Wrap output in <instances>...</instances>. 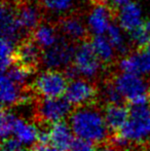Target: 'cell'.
<instances>
[{"label": "cell", "mask_w": 150, "mask_h": 151, "mask_svg": "<svg viewBox=\"0 0 150 151\" xmlns=\"http://www.w3.org/2000/svg\"><path fill=\"white\" fill-rule=\"evenodd\" d=\"M69 124L76 139L101 144L108 138L109 129L104 114L94 104L75 108L69 116Z\"/></svg>", "instance_id": "cell-1"}, {"label": "cell", "mask_w": 150, "mask_h": 151, "mask_svg": "<svg viewBox=\"0 0 150 151\" xmlns=\"http://www.w3.org/2000/svg\"><path fill=\"white\" fill-rule=\"evenodd\" d=\"M110 80L126 101L131 105H145L150 102V84L142 76L119 72Z\"/></svg>", "instance_id": "cell-2"}, {"label": "cell", "mask_w": 150, "mask_h": 151, "mask_svg": "<svg viewBox=\"0 0 150 151\" xmlns=\"http://www.w3.org/2000/svg\"><path fill=\"white\" fill-rule=\"evenodd\" d=\"M126 141L143 144L150 140V105H132L130 116L124 127L118 132Z\"/></svg>", "instance_id": "cell-3"}, {"label": "cell", "mask_w": 150, "mask_h": 151, "mask_svg": "<svg viewBox=\"0 0 150 151\" xmlns=\"http://www.w3.org/2000/svg\"><path fill=\"white\" fill-rule=\"evenodd\" d=\"M69 79L63 71L46 70L37 76L30 84V90L41 99H54L65 96Z\"/></svg>", "instance_id": "cell-4"}, {"label": "cell", "mask_w": 150, "mask_h": 151, "mask_svg": "<svg viewBox=\"0 0 150 151\" xmlns=\"http://www.w3.org/2000/svg\"><path fill=\"white\" fill-rule=\"evenodd\" d=\"M77 45V43H74L61 35L54 45L43 50L42 65L47 70L63 69L64 71L67 67L73 64Z\"/></svg>", "instance_id": "cell-5"}, {"label": "cell", "mask_w": 150, "mask_h": 151, "mask_svg": "<svg viewBox=\"0 0 150 151\" xmlns=\"http://www.w3.org/2000/svg\"><path fill=\"white\" fill-rule=\"evenodd\" d=\"M90 39L78 44L73 60V66L79 73V76L88 80L96 77L102 67H104L95 52Z\"/></svg>", "instance_id": "cell-6"}, {"label": "cell", "mask_w": 150, "mask_h": 151, "mask_svg": "<svg viewBox=\"0 0 150 151\" xmlns=\"http://www.w3.org/2000/svg\"><path fill=\"white\" fill-rule=\"evenodd\" d=\"M72 105L65 97L54 99H41L36 105V116L43 123H56L64 121L72 113Z\"/></svg>", "instance_id": "cell-7"}, {"label": "cell", "mask_w": 150, "mask_h": 151, "mask_svg": "<svg viewBox=\"0 0 150 151\" xmlns=\"http://www.w3.org/2000/svg\"><path fill=\"white\" fill-rule=\"evenodd\" d=\"M43 50L33 40L31 35L22 39L16 45L12 56V64H16L35 73L42 64Z\"/></svg>", "instance_id": "cell-8"}, {"label": "cell", "mask_w": 150, "mask_h": 151, "mask_svg": "<svg viewBox=\"0 0 150 151\" xmlns=\"http://www.w3.org/2000/svg\"><path fill=\"white\" fill-rule=\"evenodd\" d=\"M98 95L96 84L85 78H77L69 81L65 98L71 105L77 108L94 104Z\"/></svg>", "instance_id": "cell-9"}, {"label": "cell", "mask_w": 150, "mask_h": 151, "mask_svg": "<svg viewBox=\"0 0 150 151\" xmlns=\"http://www.w3.org/2000/svg\"><path fill=\"white\" fill-rule=\"evenodd\" d=\"M1 34L3 39L18 44L24 38L28 37L23 31L17 16L16 4L2 1L1 5Z\"/></svg>", "instance_id": "cell-10"}, {"label": "cell", "mask_w": 150, "mask_h": 151, "mask_svg": "<svg viewBox=\"0 0 150 151\" xmlns=\"http://www.w3.org/2000/svg\"><path fill=\"white\" fill-rule=\"evenodd\" d=\"M57 27L65 38L74 43L79 44L90 38V34L81 16L74 12L61 17L57 23Z\"/></svg>", "instance_id": "cell-11"}, {"label": "cell", "mask_w": 150, "mask_h": 151, "mask_svg": "<svg viewBox=\"0 0 150 151\" xmlns=\"http://www.w3.org/2000/svg\"><path fill=\"white\" fill-rule=\"evenodd\" d=\"M93 5L94 7L88 17V30L93 32L94 35H103L108 31L112 21L117 19L118 10L107 4L97 3Z\"/></svg>", "instance_id": "cell-12"}, {"label": "cell", "mask_w": 150, "mask_h": 151, "mask_svg": "<svg viewBox=\"0 0 150 151\" xmlns=\"http://www.w3.org/2000/svg\"><path fill=\"white\" fill-rule=\"evenodd\" d=\"M17 16L23 31L30 35L42 23V8L31 0H20L16 4Z\"/></svg>", "instance_id": "cell-13"}, {"label": "cell", "mask_w": 150, "mask_h": 151, "mask_svg": "<svg viewBox=\"0 0 150 151\" xmlns=\"http://www.w3.org/2000/svg\"><path fill=\"white\" fill-rule=\"evenodd\" d=\"M30 88H22L10 80L5 74L1 76V105L3 109H8L16 105H25L31 100Z\"/></svg>", "instance_id": "cell-14"}, {"label": "cell", "mask_w": 150, "mask_h": 151, "mask_svg": "<svg viewBox=\"0 0 150 151\" xmlns=\"http://www.w3.org/2000/svg\"><path fill=\"white\" fill-rule=\"evenodd\" d=\"M121 72L142 76L150 73V54L145 50H135L121 59L118 63Z\"/></svg>", "instance_id": "cell-15"}, {"label": "cell", "mask_w": 150, "mask_h": 151, "mask_svg": "<svg viewBox=\"0 0 150 151\" xmlns=\"http://www.w3.org/2000/svg\"><path fill=\"white\" fill-rule=\"evenodd\" d=\"M11 137L18 139L25 146H34L39 141V129L32 122L14 114Z\"/></svg>", "instance_id": "cell-16"}, {"label": "cell", "mask_w": 150, "mask_h": 151, "mask_svg": "<svg viewBox=\"0 0 150 151\" xmlns=\"http://www.w3.org/2000/svg\"><path fill=\"white\" fill-rule=\"evenodd\" d=\"M74 133L69 122L60 121L52 123L48 127V139L50 143L58 148L60 151H67L71 147L74 139Z\"/></svg>", "instance_id": "cell-17"}, {"label": "cell", "mask_w": 150, "mask_h": 151, "mask_svg": "<svg viewBox=\"0 0 150 151\" xmlns=\"http://www.w3.org/2000/svg\"><path fill=\"white\" fill-rule=\"evenodd\" d=\"M117 20L119 27L128 33L142 26V10L136 2H128L118 9Z\"/></svg>", "instance_id": "cell-18"}, {"label": "cell", "mask_w": 150, "mask_h": 151, "mask_svg": "<svg viewBox=\"0 0 150 151\" xmlns=\"http://www.w3.org/2000/svg\"><path fill=\"white\" fill-rule=\"evenodd\" d=\"M103 114L109 131L118 133L128 119L130 109H128L123 104L106 105Z\"/></svg>", "instance_id": "cell-19"}, {"label": "cell", "mask_w": 150, "mask_h": 151, "mask_svg": "<svg viewBox=\"0 0 150 151\" xmlns=\"http://www.w3.org/2000/svg\"><path fill=\"white\" fill-rule=\"evenodd\" d=\"M58 32L57 25H54L52 23L42 22L30 35L42 50H46L54 45L61 37Z\"/></svg>", "instance_id": "cell-20"}, {"label": "cell", "mask_w": 150, "mask_h": 151, "mask_svg": "<svg viewBox=\"0 0 150 151\" xmlns=\"http://www.w3.org/2000/svg\"><path fill=\"white\" fill-rule=\"evenodd\" d=\"M90 40L95 52L104 67L111 65L115 61V52L113 50L114 47L110 43L108 38L103 35H92Z\"/></svg>", "instance_id": "cell-21"}, {"label": "cell", "mask_w": 150, "mask_h": 151, "mask_svg": "<svg viewBox=\"0 0 150 151\" xmlns=\"http://www.w3.org/2000/svg\"><path fill=\"white\" fill-rule=\"evenodd\" d=\"M42 9L52 14H62V17L72 14L74 0H38Z\"/></svg>", "instance_id": "cell-22"}, {"label": "cell", "mask_w": 150, "mask_h": 151, "mask_svg": "<svg viewBox=\"0 0 150 151\" xmlns=\"http://www.w3.org/2000/svg\"><path fill=\"white\" fill-rule=\"evenodd\" d=\"M107 35H108L107 38L109 39V41L112 44L113 47L117 50V52H119L120 55L126 57L128 52V46L126 44V41L124 40V37L121 33V30H120V27L112 23L109 26Z\"/></svg>", "instance_id": "cell-23"}, {"label": "cell", "mask_w": 150, "mask_h": 151, "mask_svg": "<svg viewBox=\"0 0 150 151\" xmlns=\"http://www.w3.org/2000/svg\"><path fill=\"white\" fill-rule=\"evenodd\" d=\"M101 99L106 105H114V104H123V98L117 91L115 86L110 79L107 80L100 91Z\"/></svg>", "instance_id": "cell-24"}, {"label": "cell", "mask_w": 150, "mask_h": 151, "mask_svg": "<svg viewBox=\"0 0 150 151\" xmlns=\"http://www.w3.org/2000/svg\"><path fill=\"white\" fill-rule=\"evenodd\" d=\"M2 74H5L10 80H12V81L18 84V86H22V88H26L27 81H28L29 77H30L33 73L29 71V70L21 67V66L12 64V65Z\"/></svg>", "instance_id": "cell-25"}, {"label": "cell", "mask_w": 150, "mask_h": 151, "mask_svg": "<svg viewBox=\"0 0 150 151\" xmlns=\"http://www.w3.org/2000/svg\"><path fill=\"white\" fill-rule=\"evenodd\" d=\"M128 34H130L131 42L136 47V50H143L150 40V34L144 28V24Z\"/></svg>", "instance_id": "cell-26"}, {"label": "cell", "mask_w": 150, "mask_h": 151, "mask_svg": "<svg viewBox=\"0 0 150 151\" xmlns=\"http://www.w3.org/2000/svg\"><path fill=\"white\" fill-rule=\"evenodd\" d=\"M14 113L8 109H3L1 111V120H0V134L2 140L11 137V127Z\"/></svg>", "instance_id": "cell-27"}, {"label": "cell", "mask_w": 150, "mask_h": 151, "mask_svg": "<svg viewBox=\"0 0 150 151\" xmlns=\"http://www.w3.org/2000/svg\"><path fill=\"white\" fill-rule=\"evenodd\" d=\"M25 148H26V146L23 143H21L14 137H10L5 140H2L1 151H26Z\"/></svg>", "instance_id": "cell-28"}, {"label": "cell", "mask_w": 150, "mask_h": 151, "mask_svg": "<svg viewBox=\"0 0 150 151\" xmlns=\"http://www.w3.org/2000/svg\"><path fill=\"white\" fill-rule=\"evenodd\" d=\"M67 151H95L94 144L88 143V142L82 141L79 139H75L71 147Z\"/></svg>", "instance_id": "cell-29"}, {"label": "cell", "mask_w": 150, "mask_h": 151, "mask_svg": "<svg viewBox=\"0 0 150 151\" xmlns=\"http://www.w3.org/2000/svg\"><path fill=\"white\" fill-rule=\"evenodd\" d=\"M30 151H60V150L50 143H37L36 145L32 146Z\"/></svg>", "instance_id": "cell-30"}, {"label": "cell", "mask_w": 150, "mask_h": 151, "mask_svg": "<svg viewBox=\"0 0 150 151\" xmlns=\"http://www.w3.org/2000/svg\"><path fill=\"white\" fill-rule=\"evenodd\" d=\"M97 151H120V150L110 143V144H104V145H102Z\"/></svg>", "instance_id": "cell-31"}, {"label": "cell", "mask_w": 150, "mask_h": 151, "mask_svg": "<svg viewBox=\"0 0 150 151\" xmlns=\"http://www.w3.org/2000/svg\"><path fill=\"white\" fill-rule=\"evenodd\" d=\"M144 28L146 29V31L150 34V20L146 21V22L144 23Z\"/></svg>", "instance_id": "cell-32"}, {"label": "cell", "mask_w": 150, "mask_h": 151, "mask_svg": "<svg viewBox=\"0 0 150 151\" xmlns=\"http://www.w3.org/2000/svg\"><path fill=\"white\" fill-rule=\"evenodd\" d=\"M143 50H145V52H149V54H150V40L148 41V43H147L146 47H145Z\"/></svg>", "instance_id": "cell-33"}, {"label": "cell", "mask_w": 150, "mask_h": 151, "mask_svg": "<svg viewBox=\"0 0 150 151\" xmlns=\"http://www.w3.org/2000/svg\"><path fill=\"white\" fill-rule=\"evenodd\" d=\"M137 151H150V148H147V147H141L139 148Z\"/></svg>", "instance_id": "cell-34"}]
</instances>
